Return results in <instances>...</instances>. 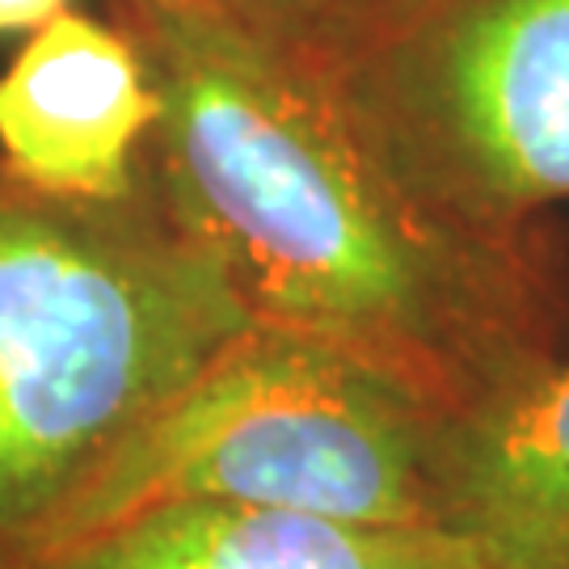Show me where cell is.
Masks as SVG:
<instances>
[{
    "instance_id": "1",
    "label": "cell",
    "mask_w": 569,
    "mask_h": 569,
    "mask_svg": "<svg viewBox=\"0 0 569 569\" xmlns=\"http://www.w3.org/2000/svg\"><path fill=\"white\" fill-rule=\"evenodd\" d=\"M161 98L143 173L249 321L371 363L468 413L569 346L561 228L481 232L418 199L317 68L220 0H114Z\"/></svg>"
},
{
    "instance_id": "2",
    "label": "cell",
    "mask_w": 569,
    "mask_h": 569,
    "mask_svg": "<svg viewBox=\"0 0 569 569\" xmlns=\"http://www.w3.org/2000/svg\"><path fill=\"white\" fill-rule=\"evenodd\" d=\"M249 326L220 262L140 169L119 199H60L0 161V569Z\"/></svg>"
},
{
    "instance_id": "3",
    "label": "cell",
    "mask_w": 569,
    "mask_h": 569,
    "mask_svg": "<svg viewBox=\"0 0 569 569\" xmlns=\"http://www.w3.org/2000/svg\"><path fill=\"white\" fill-rule=\"evenodd\" d=\"M443 422L448 413L338 346L249 321L98 472L47 549L161 502L439 531Z\"/></svg>"
},
{
    "instance_id": "4",
    "label": "cell",
    "mask_w": 569,
    "mask_h": 569,
    "mask_svg": "<svg viewBox=\"0 0 569 569\" xmlns=\"http://www.w3.org/2000/svg\"><path fill=\"white\" fill-rule=\"evenodd\" d=\"M305 60L435 211L523 237L569 203V0H355Z\"/></svg>"
},
{
    "instance_id": "5",
    "label": "cell",
    "mask_w": 569,
    "mask_h": 569,
    "mask_svg": "<svg viewBox=\"0 0 569 569\" xmlns=\"http://www.w3.org/2000/svg\"><path fill=\"white\" fill-rule=\"evenodd\" d=\"M157 110L131 34L68 9L0 72V161L42 194L119 199L140 182Z\"/></svg>"
},
{
    "instance_id": "6",
    "label": "cell",
    "mask_w": 569,
    "mask_h": 569,
    "mask_svg": "<svg viewBox=\"0 0 569 569\" xmlns=\"http://www.w3.org/2000/svg\"><path fill=\"white\" fill-rule=\"evenodd\" d=\"M439 531L481 569H569V359L443 422Z\"/></svg>"
},
{
    "instance_id": "7",
    "label": "cell",
    "mask_w": 569,
    "mask_h": 569,
    "mask_svg": "<svg viewBox=\"0 0 569 569\" xmlns=\"http://www.w3.org/2000/svg\"><path fill=\"white\" fill-rule=\"evenodd\" d=\"M18 569H481L448 531L367 528L326 515L161 502L30 557Z\"/></svg>"
},
{
    "instance_id": "8",
    "label": "cell",
    "mask_w": 569,
    "mask_h": 569,
    "mask_svg": "<svg viewBox=\"0 0 569 569\" xmlns=\"http://www.w3.org/2000/svg\"><path fill=\"white\" fill-rule=\"evenodd\" d=\"M220 4L291 51L317 56L355 0H220Z\"/></svg>"
},
{
    "instance_id": "9",
    "label": "cell",
    "mask_w": 569,
    "mask_h": 569,
    "mask_svg": "<svg viewBox=\"0 0 569 569\" xmlns=\"http://www.w3.org/2000/svg\"><path fill=\"white\" fill-rule=\"evenodd\" d=\"M72 9V0H0V34H34Z\"/></svg>"
}]
</instances>
